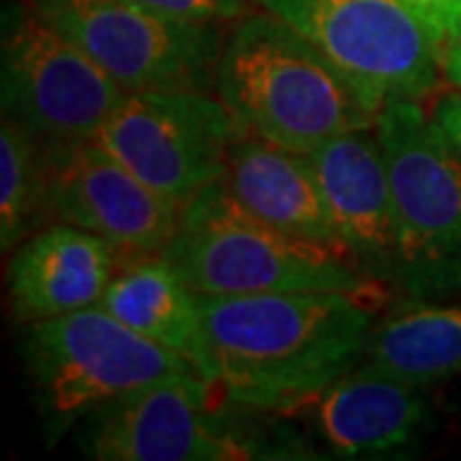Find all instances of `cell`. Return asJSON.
Returning <instances> with one entry per match:
<instances>
[{"mask_svg":"<svg viewBox=\"0 0 461 461\" xmlns=\"http://www.w3.org/2000/svg\"><path fill=\"white\" fill-rule=\"evenodd\" d=\"M47 213L44 144L14 118L0 126V247L14 249L32 236Z\"/></svg>","mask_w":461,"mask_h":461,"instance_id":"18","label":"cell"},{"mask_svg":"<svg viewBox=\"0 0 461 461\" xmlns=\"http://www.w3.org/2000/svg\"><path fill=\"white\" fill-rule=\"evenodd\" d=\"M375 308L348 293L200 295L203 379L249 411H303L364 362Z\"/></svg>","mask_w":461,"mask_h":461,"instance_id":"1","label":"cell"},{"mask_svg":"<svg viewBox=\"0 0 461 461\" xmlns=\"http://www.w3.org/2000/svg\"><path fill=\"white\" fill-rule=\"evenodd\" d=\"M364 362L423 387L461 375V303L402 300L377 321Z\"/></svg>","mask_w":461,"mask_h":461,"instance_id":"17","label":"cell"},{"mask_svg":"<svg viewBox=\"0 0 461 461\" xmlns=\"http://www.w3.org/2000/svg\"><path fill=\"white\" fill-rule=\"evenodd\" d=\"M221 390L195 372L172 375L87 415L83 448L98 461L315 459L285 430L257 426L249 408L223 411Z\"/></svg>","mask_w":461,"mask_h":461,"instance_id":"5","label":"cell"},{"mask_svg":"<svg viewBox=\"0 0 461 461\" xmlns=\"http://www.w3.org/2000/svg\"><path fill=\"white\" fill-rule=\"evenodd\" d=\"M3 115L44 147L95 141L129 93L29 3H11L0 44Z\"/></svg>","mask_w":461,"mask_h":461,"instance_id":"9","label":"cell"},{"mask_svg":"<svg viewBox=\"0 0 461 461\" xmlns=\"http://www.w3.org/2000/svg\"><path fill=\"white\" fill-rule=\"evenodd\" d=\"M430 113L461 157V90H451V93L441 95L433 103Z\"/></svg>","mask_w":461,"mask_h":461,"instance_id":"21","label":"cell"},{"mask_svg":"<svg viewBox=\"0 0 461 461\" xmlns=\"http://www.w3.org/2000/svg\"><path fill=\"white\" fill-rule=\"evenodd\" d=\"M429 387L357 364L303 411L333 456L379 459L412 448L430 426Z\"/></svg>","mask_w":461,"mask_h":461,"instance_id":"13","label":"cell"},{"mask_svg":"<svg viewBox=\"0 0 461 461\" xmlns=\"http://www.w3.org/2000/svg\"><path fill=\"white\" fill-rule=\"evenodd\" d=\"M241 133L213 90H147L129 93L95 141L182 211L200 190L226 177Z\"/></svg>","mask_w":461,"mask_h":461,"instance_id":"10","label":"cell"},{"mask_svg":"<svg viewBox=\"0 0 461 461\" xmlns=\"http://www.w3.org/2000/svg\"><path fill=\"white\" fill-rule=\"evenodd\" d=\"M282 18L344 72L375 111L430 98L444 77L441 47L411 0H251Z\"/></svg>","mask_w":461,"mask_h":461,"instance_id":"7","label":"cell"},{"mask_svg":"<svg viewBox=\"0 0 461 461\" xmlns=\"http://www.w3.org/2000/svg\"><path fill=\"white\" fill-rule=\"evenodd\" d=\"M47 213L105 239L123 257L159 254L180 211L98 141L44 147Z\"/></svg>","mask_w":461,"mask_h":461,"instance_id":"11","label":"cell"},{"mask_svg":"<svg viewBox=\"0 0 461 461\" xmlns=\"http://www.w3.org/2000/svg\"><path fill=\"white\" fill-rule=\"evenodd\" d=\"M121 254L105 239L72 223L26 236L11 257L8 297L18 323L44 321L98 305Z\"/></svg>","mask_w":461,"mask_h":461,"instance_id":"14","label":"cell"},{"mask_svg":"<svg viewBox=\"0 0 461 461\" xmlns=\"http://www.w3.org/2000/svg\"><path fill=\"white\" fill-rule=\"evenodd\" d=\"M226 185L241 205L285 233L339 247V233L311 157L241 133L230 149Z\"/></svg>","mask_w":461,"mask_h":461,"instance_id":"15","label":"cell"},{"mask_svg":"<svg viewBox=\"0 0 461 461\" xmlns=\"http://www.w3.org/2000/svg\"><path fill=\"white\" fill-rule=\"evenodd\" d=\"M412 5L423 14V16L429 18L430 29L436 33V39H438V44H441V29H444V18L446 14L451 11V5L456 3V0H411Z\"/></svg>","mask_w":461,"mask_h":461,"instance_id":"22","label":"cell"},{"mask_svg":"<svg viewBox=\"0 0 461 461\" xmlns=\"http://www.w3.org/2000/svg\"><path fill=\"white\" fill-rule=\"evenodd\" d=\"M215 93L241 131L297 154L377 121L372 103L323 51L267 11L241 16L226 33Z\"/></svg>","mask_w":461,"mask_h":461,"instance_id":"2","label":"cell"},{"mask_svg":"<svg viewBox=\"0 0 461 461\" xmlns=\"http://www.w3.org/2000/svg\"><path fill=\"white\" fill-rule=\"evenodd\" d=\"M126 93L213 90L226 33L139 0H26Z\"/></svg>","mask_w":461,"mask_h":461,"instance_id":"8","label":"cell"},{"mask_svg":"<svg viewBox=\"0 0 461 461\" xmlns=\"http://www.w3.org/2000/svg\"><path fill=\"white\" fill-rule=\"evenodd\" d=\"M144 5H151L157 11H165L172 16L190 18V21H239L249 14L251 0H139Z\"/></svg>","mask_w":461,"mask_h":461,"instance_id":"19","label":"cell"},{"mask_svg":"<svg viewBox=\"0 0 461 461\" xmlns=\"http://www.w3.org/2000/svg\"><path fill=\"white\" fill-rule=\"evenodd\" d=\"M441 69L454 90H461V0L451 5L441 29Z\"/></svg>","mask_w":461,"mask_h":461,"instance_id":"20","label":"cell"},{"mask_svg":"<svg viewBox=\"0 0 461 461\" xmlns=\"http://www.w3.org/2000/svg\"><path fill=\"white\" fill-rule=\"evenodd\" d=\"M308 157L321 182L341 251L372 280L395 290V211L384 151L375 126L341 133Z\"/></svg>","mask_w":461,"mask_h":461,"instance_id":"12","label":"cell"},{"mask_svg":"<svg viewBox=\"0 0 461 461\" xmlns=\"http://www.w3.org/2000/svg\"><path fill=\"white\" fill-rule=\"evenodd\" d=\"M159 254L198 295L348 293L377 300L384 290L341 249L257 218L226 180L208 185L182 208Z\"/></svg>","mask_w":461,"mask_h":461,"instance_id":"3","label":"cell"},{"mask_svg":"<svg viewBox=\"0 0 461 461\" xmlns=\"http://www.w3.org/2000/svg\"><path fill=\"white\" fill-rule=\"evenodd\" d=\"M98 305L141 336L182 354L203 377L200 295L182 282L162 254L129 257L115 269Z\"/></svg>","mask_w":461,"mask_h":461,"instance_id":"16","label":"cell"},{"mask_svg":"<svg viewBox=\"0 0 461 461\" xmlns=\"http://www.w3.org/2000/svg\"><path fill=\"white\" fill-rule=\"evenodd\" d=\"M393 190L402 300L461 295V157L433 113L390 100L375 121Z\"/></svg>","mask_w":461,"mask_h":461,"instance_id":"4","label":"cell"},{"mask_svg":"<svg viewBox=\"0 0 461 461\" xmlns=\"http://www.w3.org/2000/svg\"><path fill=\"white\" fill-rule=\"evenodd\" d=\"M21 357L51 429L159 379L198 375L182 354L141 336L100 305L23 323Z\"/></svg>","mask_w":461,"mask_h":461,"instance_id":"6","label":"cell"}]
</instances>
